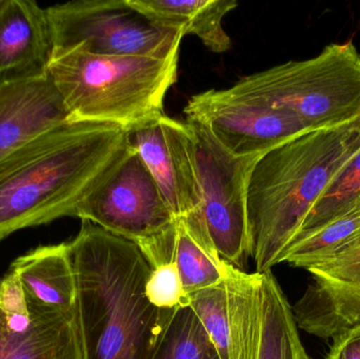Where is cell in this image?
Returning <instances> with one entry per match:
<instances>
[{
  "mask_svg": "<svg viewBox=\"0 0 360 359\" xmlns=\"http://www.w3.org/2000/svg\"><path fill=\"white\" fill-rule=\"evenodd\" d=\"M69 247L84 359H153L176 310L148 299L152 268L141 249L86 221Z\"/></svg>",
  "mask_w": 360,
  "mask_h": 359,
  "instance_id": "cell-1",
  "label": "cell"
},
{
  "mask_svg": "<svg viewBox=\"0 0 360 359\" xmlns=\"http://www.w3.org/2000/svg\"><path fill=\"white\" fill-rule=\"evenodd\" d=\"M127 147L118 126L68 122L6 158L0 164V242L19 230L74 217Z\"/></svg>",
  "mask_w": 360,
  "mask_h": 359,
  "instance_id": "cell-2",
  "label": "cell"
},
{
  "mask_svg": "<svg viewBox=\"0 0 360 359\" xmlns=\"http://www.w3.org/2000/svg\"><path fill=\"white\" fill-rule=\"evenodd\" d=\"M360 149V119L302 135L256 162L248 185L251 259L272 271L313 207Z\"/></svg>",
  "mask_w": 360,
  "mask_h": 359,
  "instance_id": "cell-3",
  "label": "cell"
},
{
  "mask_svg": "<svg viewBox=\"0 0 360 359\" xmlns=\"http://www.w3.org/2000/svg\"><path fill=\"white\" fill-rule=\"evenodd\" d=\"M179 54L155 58L74 51L52 57L48 73L71 122L112 124L129 132L166 115L165 99L177 81Z\"/></svg>",
  "mask_w": 360,
  "mask_h": 359,
  "instance_id": "cell-4",
  "label": "cell"
},
{
  "mask_svg": "<svg viewBox=\"0 0 360 359\" xmlns=\"http://www.w3.org/2000/svg\"><path fill=\"white\" fill-rule=\"evenodd\" d=\"M230 90L313 131L349 126L360 119V52L352 41L334 42L312 58L245 76Z\"/></svg>",
  "mask_w": 360,
  "mask_h": 359,
  "instance_id": "cell-5",
  "label": "cell"
},
{
  "mask_svg": "<svg viewBox=\"0 0 360 359\" xmlns=\"http://www.w3.org/2000/svg\"><path fill=\"white\" fill-rule=\"evenodd\" d=\"M52 57L65 53L169 58L179 54L184 34L160 27L127 0H76L46 8Z\"/></svg>",
  "mask_w": 360,
  "mask_h": 359,
  "instance_id": "cell-6",
  "label": "cell"
},
{
  "mask_svg": "<svg viewBox=\"0 0 360 359\" xmlns=\"http://www.w3.org/2000/svg\"><path fill=\"white\" fill-rule=\"evenodd\" d=\"M186 122L194 143L203 225L220 257L245 272L251 259L248 185L254 166L262 156L231 155L200 124Z\"/></svg>",
  "mask_w": 360,
  "mask_h": 359,
  "instance_id": "cell-7",
  "label": "cell"
},
{
  "mask_svg": "<svg viewBox=\"0 0 360 359\" xmlns=\"http://www.w3.org/2000/svg\"><path fill=\"white\" fill-rule=\"evenodd\" d=\"M74 217L130 240L139 249L176 223L153 175L129 145L120 162L80 202Z\"/></svg>",
  "mask_w": 360,
  "mask_h": 359,
  "instance_id": "cell-8",
  "label": "cell"
},
{
  "mask_svg": "<svg viewBox=\"0 0 360 359\" xmlns=\"http://www.w3.org/2000/svg\"><path fill=\"white\" fill-rule=\"evenodd\" d=\"M184 112L186 120L200 124L236 157L262 156L313 132L294 116L239 96L230 89H212L194 95Z\"/></svg>",
  "mask_w": 360,
  "mask_h": 359,
  "instance_id": "cell-9",
  "label": "cell"
},
{
  "mask_svg": "<svg viewBox=\"0 0 360 359\" xmlns=\"http://www.w3.org/2000/svg\"><path fill=\"white\" fill-rule=\"evenodd\" d=\"M0 359H84L76 308L27 303L8 271L0 278Z\"/></svg>",
  "mask_w": 360,
  "mask_h": 359,
  "instance_id": "cell-10",
  "label": "cell"
},
{
  "mask_svg": "<svg viewBox=\"0 0 360 359\" xmlns=\"http://www.w3.org/2000/svg\"><path fill=\"white\" fill-rule=\"evenodd\" d=\"M219 359H257L262 322V274L235 268L217 286L191 295Z\"/></svg>",
  "mask_w": 360,
  "mask_h": 359,
  "instance_id": "cell-11",
  "label": "cell"
},
{
  "mask_svg": "<svg viewBox=\"0 0 360 359\" xmlns=\"http://www.w3.org/2000/svg\"><path fill=\"white\" fill-rule=\"evenodd\" d=\"M312 276L292 306L298 329L321 339L360 325V233L311 266Z\"/></svg>",
  "mask_w": 360,
  "mask_h": 359,
  "instance_id": "cell-12",
  "label": "cell"
},
{
  "mask_svg": "<svg viewBox=\"0 0 360 359\" xmlns=\"http://www.w3.org/2000/svg\"><path fill=\"white\" fill-rule=\"evenodd\" d=\"M127 143L153 175L176 219L197 217L202 221L200 185L188 122L164 115L127 132Z\"/></svg>",
  "mask_w": 360,
  "mask_h": 359,
  "instance_id": "cell-13",
  "label": "cell"
},
{
  "mask_svg": "<svg viewBox=\"0 0 360 359\" xmlns=\"http://www.w3.org/2000/svg\"><path fill=\"white\" fill-rule=\"evenodd\" d=\"M71 122L48 72L0 78V164L46 131Z\"/></svg>",
  "mask_w": 360,
  "mask_h": 359,
  "instance_id": "cell-14",
  "label": "cell"
},
{
  "mask_svg": "<svg viewBox=\"0 0 360 359\" xmlns=\"http://www.w3.org/2000/svg\"><path fill=\"white\" fill-rule=\"evenodd\" d=\"M52 54L46 8L35 0H0V78L46 73Z\"/></svg>",
  "mask_w": 360,
  "mask_h": 359,
  "instance_id": "cell-15",
  "label": "cell"
},
{
  "mask_svg": "<svg viewBox=\"0 0 360 359\" xmlns=\"http://www.w3.org/2000/svg\"><path fill=\"white\" fill-rule=\"evenodd\" d=\"M8 271L27 303L44 309H75L77 287L69 242L29 251L15 259Z\"/></svg>",
  "mask_w": 360,
  "mask_h": 359,
  "instance_id": "cell-16",
  "label": "cell"
},
{
  "mask_svg": "<svg viewBox=\"0 0 360 359\" xmlns=\"http://www.w3.org/2000/svg\"><path fill=\"white\" fill-rule=\"evenodd\" d=\"M131 8L150 21L181 32L184 36H197L215 53L232 48V40L222 25L224 16L238 6L236 0H127Z\"/></svg>",
  "mask_w": 360,
  "mask_h": 359,
  "instance_id": "cell-17",
  "label": "cell"
},
{
  "mask_svg": "<svg viewBox=\"0 0 360 359\" xmlns=\"http://www.w3.org/2000/svg\"><path fill=\"white\" fill-rule=\"evenodd\" d=\"M172 261L179 268L188 299L217 286L235 269L220 257L205 225L197 218L176 219Z\"/></svg>",
  "mask_w": 360,
  "mask_h": 359,
  "instance_id": "cell-18",
  "label": "cell"
},
{
  "mask_svg": "<svg viewBox=\"0 0 360 359\" xmlns=\"http://www.w3.org/2000/svg\"><path fill=\"white\" fill-rule=\"evenodd\" d=\"M262 274V322L257 359H311L292 306L272 271Z\"/></svg>",
  "mask_w": 360,
  "mask_h": 359,
  "instance_id": "cell-19",
  "label": "cell"
},
{
  "mask_svg": "<svg viewBox=\"0 0 360 359\" xmlns=\"http://www.w3.org/2000/svg\"><path fill=\"white\" fill-rule=\"evenodd\" d=\"M359 211L360 149L313 207L291 242Z\"/></svg>",
  "mask_w": 360,
  "mask_h": 359,
  "instance_id": "cell-20",
  "label": "cell"
},
{
  "mask_svg": "<svg viewBox=\"0 0 360 359\" xmlns=\"http://www.w3.org/2000/svg\"><path fill=\"white\" fill-rule=\"evenodd\" d=\"M153 359H219L190 306L176 310Z\"/></svg>",
  "mask_w": 360,
  "mask_h": 359,
  "instance_id": "cell-21",
  "label": "cell"
},
{
  "mask_svg": "<svg viewBox=\"0 0 360 359\" xmlns=\"http://www.w3.org/2000/svg\"><path fill=\"white\" fill-rule=\"evenodd\" d=\"M359 233L360 215L345 217L291 242L283 252L281 263H287L292 267L307 270Z\"/></svg>",
  "mask_w": 360,
  "mask_h": 359,
  "instance_id": "cell-22",
  "label": "cell"
},
{
  "mask_svg": "<svg viewBox=\"0 0 360 359\" xmlns=\"http://www.w3.org/2000/svg\"><path fill=\"white\" fill-rule=\"evenodd\" d=\"M146 295L150 303L158 309L175 311L188 306L184 282L174 261L152 268L146 282Z\"/></svg>",
  "mask_w": 360,
  "mask_h": 359,
  "instance_id": "cell-23",
  "label": "cell"
},
{
  "mask_svg": "<svg viewBox=\"0 0 360 359\" xmlns=\"http://www.w3.org/2000/svg\"><path fill=\"white\" fill-rule=\"evenodd\" d=\"M327 359H360V325L333 337Z\"/></svg>",
  "mask_w": 360,
  "mask_h": 359,
  "instance_id": "cell-24",
  "label": "cell"
},
{
  "mask_svg": "<svg viewBox=\"0 0 360 359\" xmlns=\"http://www.w3.org/2000/svg\"><path fill=\"white\" fill-rule=\"evenodd\" d=\"M355 214H359L360 215V211H359V213H355Z\"/></svg>",
  "mask_w": 360,
  "mask_h": 359,
  "instance_id": "cell-25",
  "label": "cell"
}]
</instances>
